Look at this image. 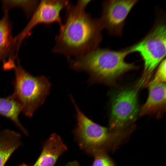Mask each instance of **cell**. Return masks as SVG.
<instances>
[{
	"mask_svg": "<svg viewBox=\"0 0 166 166\" xmlns=\"http://www.w3.org/2000/svg\"><path fill=\"white\" fill-rule=\"evenodd\" d=\"M90 0L70 3L65 9V21L60 27L52 52L62 54L69 60L97 48L101 42L103 28L100 19L92 18L85 11Z\"/></svg>",
	"mask_w": 166,
	"mask_h": 166,
	"instance_id": "cell-1",
	"label": "cell"
},
{
	"mask_svg": "<svg viewBox=\"0 0 166 166\" xmlns=\"http://www.w3.org/2000/svg\"><path fill=\"white\" fill-rule=\"evenodd\" d=\"M128 54V49L116 51L97 48L69 60L70 66L76 71L88 73L91 83H109L124 73L136 69L134 64L125 61Z\"/></svg>",
	"mask_w": 166,
	"mask_h": 166,
	"instance_id": "cell-2",
	"label": "cell"
},
{
	"mask_svg": "<svg viewBox=\"0 0 166 166\" xmlns=\"http://www.w3.org/2000/svg\"><path fill=\"white\" fill-rule=\"evenodd\" d=\"M12 69L15 79L13 83L14 91L11 95L20 105L23 113L31 117L49 94L51 84L45 76H35L29 73L18 61Z\"/></svg>",
	"mask_w": 166,
	"mask_h": 166,
	"instance_id": "cell-3",
	"label": "cell"
},
{
	"mask_svg": "<svg viewBox=\"0 0 166 166\" xmlns=\"http://www.w3.org/2000/svg\"><path fill=\"white\" fill-rule=\"evenodd\" d=\"M70 98L76 112L75 137L80 148L85 152L93 156L123 139L125 133L124 130L112 131L96 123L81 111L71 96Z\"/></svg>",
	"mask_w": 166,
	"mask_h": 166,
	"instance_id": "cell-4",
	"label": "cell"
},
{
	"mask_svg": "<svg viewBox=\"0 0 166 166\" xmlns=\"http://www.w3.org/2000/svg\"><path fill=\"white\" fill-rule=\"evenodd\" d=\"M166 33L165 25L159 24L143 39L128 49L129 53H139L144 60V73L139 80L144 86L148 85L153 71L165 59Z\"/></svg>",
	"mask_w": 166,
	"mask_h": 166,
	"instance_id": "cell-5",
	"label": "cell"
},
{
	"mask_svg": "<svg viewBox=\"0 0 166 166\" xmlns=\"http://www.w3.org/2000/svg\"><path fill=\"white\" fill-rule=\"evenodd\" d=\"M141 87L126 89L119 92L112 104L109 124L113 131L124 130L134 122L139 112L137 95Z\"/></svg>",
	"mask_w": 166,
	"mask_h": 166,
	"instance_id": "cell-6",
	"label": "cell"
},
{
	"mask_svg": "<svg viewBox=\"0 0 166 166\" xmlns=\"http://www.w3.org/2000/svg\"><path fill=\"white\" fill-rule=\"evenodd\" d=\"M70 3L64 0H41L38 3L30 20L23 30L15 37L14 42L18 48L30 31L40 24L49 25L56 22L60 27L62 23L60 13Z\"/></svg>",
	"mask_w": 166,
	"mask_h": 166,
	"instance_id": "cell-7",
	"label": "cell"
},
{
	"mask_svg": "<svg viewBox=\"0 0 166 166\" xmlns=\"http://www.w3.org/2000/svg\"><path fill=\"white\" fill-rule=\"evenodd\" d=\"M137 1L114 0L105 2L100 19L103 28L113 34H121L125 19Z\"/></svg>",
	"mask_w": 166,
	"mask_h": 166,
	"instance_id": "cell-8",
	"label": "cell"
},
{
	"mask_svg": "<svg viewBox=\"0 0 166 166\" xmlns=\"http://www.w3.org/2000/svg\"><path fill=\"white\" fill-rule=\"evenodd\" d=\"M67 150L60 136L52 134L43 144L38 159L32 166H54L59 157ZM23 166H28L23 164Z\"/></svg>",
	"mask_w": 166,
	"mask_h": 166,
	"instance_id": "cell-9",
	"label": "cell"
},
{
	"mask_svg": "<svg viewBox=\"0 0 166 166\" xmlns=\"http://www.w3.org/2000/svg\"><path fill=\"white\" fill-rule=\"evenodd\" d=\"M148 86V96L139 112L140 117L148 114H159L165 109V83H149Z\"/></svg>",
	"mask_w": 166,
	"mask_h": 166,
	"instance_id": "cell-10",
	"label": "cell"
},
{
	"mask_svg": "<svg viewBox=\"0 0 166 166\" xmlns=\"http://www.w3.org/2000/svg\"><path fill=\"white\" fill-rule=\"evenodd\" d=\"M11 25L9 20L8 11L4 12L0 20V61H14L16 58V50L11 32Z\"/></svg>",
	"mask_w": 166,
	"mask_h": 166,
	"instance_id": "cell-11",
	"label": "cell"
},
{
	"mask_svg": "<svg viewBox=\"0 0 166 166\" xmlns=\"http://www.w3.org/2000/svg\"><path fill=\"white\" fill-rule=\"evenodd\" d=\"M21 136L13 130H0V166H4L13 152L21 145Z\"/></svg>",
	"mask_w": 166,
	"mask_h": 166,
	"instance_id": "cell-12",
	"label": "cell"
},
{
	"mask_svg": "<svg viewBox=\"0 0 166 166\" xmlns=\"http://www.w3.org/2000/svg\"><path fill=\"white\" fill-rule=\"evenodd\" d=\"M21 112L20 105L11 95L6 97H0V115L13 121L24 134L28 135L27 130L19 119Z\"/></svg>",
	"mask_w": 166,
	"mask_h": 166,
	"instance_id": "cell-13",
	"label": "cell"
},
{
	"mask_svg": "<svg viewBox=\"0 0 166 166\" xmlns=\"http://www.w3.org/2000/svg\"><path fill=\"white\" fill-rule=\"evenodd\" d=\"M37 0H3L2 7L4 12L15 7H20L25 11L28 17L33 14L38 2Z\"/></svg>",
	"mask_w": 166,
	"mask_h": 166,
	"instance_id": "cell-14",
	"label": "cell"
},
{
	"mask_svg": "<svg viewBox=\"0 0 166 166\" xmlns=\"http://www.w3.org/2000/svg\"><path fill=\"white\" fill-rule=\"evenodd\" d=\"M92 166H116L105 151H101L94 155Z\"/></svg>",
	"mask_w": 166,
	"mask_h": 166,
	"instance_id": "cell-15",
	"label": "cell"
},
{
	"mask_svg": "<svg viewBox=\"0 0 166 166\" xmlns=\"http://www.w3.org/2000/svg\"><path fill=\"white\" fill-rule=\"evenodd\" d=\"M166 62V59L165 58L159 64L153 79L149 83H165Z\"/></svg>",
	"mask_w": 166,
	"mask_h": 166,
	"instance_id": "cell-16",
	"label": "cell"
},
{
	"mask_svg": "<svg viewBox=\"0 0 166 166\" xmlns=\"http://www.w3.org/2000/svg\"><path fill=\"white\" fill-rule=\"evenodd\" d=\"M78 162L77 161H74L68 163L64 166H79Z\"/></svg>",
	"mask_w": 166,
	"mask_h": 166,
	"instance_id": "cell-17",
	"label": "cell"
},
{
	"mask_svg": "<svg viewBox=\"0 0 166 166\" xmlns=\"http://www.w3.org/2000/svg\"><path fill=\"white\" fill-rule=\"evenodd\" d=\"M19 166H21L20 165Z\"/></svg>",
	"mask_w": 166,
	"mask_h": 166,
	"instance_id": "cell-18",
	"label": "cell"
}]
</instances>
